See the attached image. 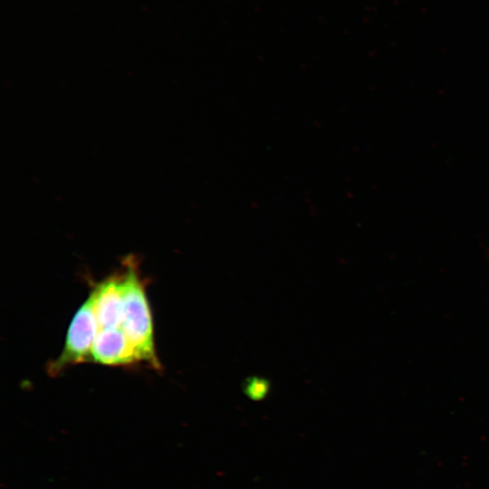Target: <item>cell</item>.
I'll return each instance as SVG.
<instances>
[{
	"label": "cell",
	"mask_w": 489,
	"mask_h": 489,
	"mask_svg": "<svg viewBox=\"0 0 489 489\" xmlns=\"http://www.w3.org/2000/svg\"><path fill=\"white\" fill-rule=\"evenodd\" d=\"M90 360L106 366H122L142 361L120 328L98 331Z\"/></svg>",
	"instance_id": "3"
},
{
	"label": "cell",
	"mask_w": 489,
	"mask_h": 489,
	"mask_svg": "<svg viewBox=\"0 0 489 489\" xmlns=\"http://www.w3.org/2000/svg\"><path fill=\"white\" fill-rule=\"evenodd\" d=\"M121 281V273L116 274L92 290L98 331L120 328L123 312Z\"/></svg>",
	"instance_id": "4"
},
{
	"label": "cell",
	"mask_w": 489,
	"mask_h": 489,
	"mask_svg": "<svg viewBox=\"0 0 489 489\" xmlns=\"http://www.w3.org/2000/svg\"><path fill=\"white\" fill-rule=\"evenodd\" d=\"M125 264L121 273L123 312L120 329L141 360L158 369L160 363L156 354L152 317L145 286L132 259Z\"/></svg>",
	"instance_id": "1"
},
{
	"label": "cell",
	"mask_w": 489,
	"mask_h": 489,
	"mask_svg": "<svg viewBox=\"0 0 489 489\" xmlns=\"http://www.w3.org/2000/svg\"><path fill=\"white\" fill-rule=\"evenodd\" d=\"M97 332L94 294L91 292L75 312L68 328L64 348L49 366V373L58 374L70 365L90 360Z\"/></svg>",
	"instance_id": "2"
}]
</instances>
